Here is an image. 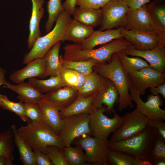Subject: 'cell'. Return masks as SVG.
<instances>
[{"instance_id":"1","label":"cell","mask_w":165,"mask_h":165,"mask_svg":"<svg viewBox=\"0 0 165 165\" xmlns=\"http://www.w3.org/2000/svg\"><path fill=\"white\" fill-rule=\"evenodd\" d=\"M93 70L101 76L110 79L116 86L119 93L118 108L119 111H122L128 107L133 108L127 74L121 65L118 53L112 54L109 62L97 64L94 66Z\"/></svg>"},{"instance_id":"2","label":"cell","mask_w":165,"mask_h":165,"mask_svg":"<svg viewBox=\"0 0 165 165\" xmlns=\"http://www.w3.org/2000/svg\"><path fill=\"white\" fill-rule=\"evenodd\" d=\"M27 125L22 126L17 131L25 142L32 149L46 154L49 145H54L63 150L64 146L59 136L43 120L38 122L29 119Z\"/></svg>"},{"instance_id":"3","label":"cell","mask_w":165,"mask_h":165,"mask_svg":"<svg viewBox=\"0 0 165 165\" xmlns=\"http://www.w3.org/2000/svg\"><path fill=\"white\" fill-rule=\"evenodd\" d=\"M71 16L65 10L59 14L53 30L38 38L30 51L25 54L23 60L24 64L43 57L55 44L60 41H64L66 31L72 19Z\"/></svg>"},{"instance_id":"4","label":"cell","mask_w":165,"mask_h":165,"mask_svg":"<svg viewBox=\"0 0 165 165\" xmlns=\"http://www.w3.org/2000/svg\"><path fill=\"white\" fill-rule=\"evenodd\" d=\"M157 132L156 128L149 127L132 137L116 141L108 140V146L111 149L122 152L133 158L148 160Z\"/></svg>"},{"instance_id":"5","label":"cell","mask_w":165,"mask_h":165,"mask_svg":"<svg viewBox=\"0 0 165 165\" xmlns=\"http://www.w3.org/2000/svg\"><path fill=\"white\" fill-rule=\"evenodd\" d=\"M106 107L102 105L98 108H94L90 114L89 125L91 134L94 137L108 140L109 135L119 127L123 122V118L115 111L112 118L107 117L104 113Z\"/></svg>"},{"instance_id":"6","label":"cell","mask_w":165,"mask_h":165,"mask_svg":"<svg viewBox=\"0 0 165 165\" xmlns=\"http://www.w3.org/2000/svg\"><path fill=\"white\" fill-rule=\"evenodd\" d=\"M90 114L74 115L62 119L63 124L59 136L64 147L70 146L76 138L91 134L89 125Z\"/></svg>"},{"instance_id":"7","label":"cell","mask_w":165,"mask_h":165,"mask_svg":"<svg viewBox=\"0 0 165 165\" xmlns=\"http://www.w3.org/2000/svg\"><path fill=\"white\" fill-rule=\"evenodd\" d=\"M73 143L80 146L85 151L86 162L94 165H109L108 140L83 135L76 138Z\"/></svg>"},{"instance_id":"8","label":"cell","mask_w":165,"mask_h":165,"mask_svg":"<svg viewBox=\"0 0 165 165\" xmlns=\"http://www.w3.org/2000/svg\"><path fill=\"white\" fill-rule=\"evenodd\" d=\"M123 122L113 132L109 141H116L127 139L141 133L149 127V119L136 108L123 117Z\"/></svg>"},{"instance_id":"9","label":"cell","mask_w":165,"mask_h":165,"mask_svg":"<svg viewBox=\"0 0 165 165\" xmlns=\"http://www.w3.org/2000/svg\"><path fill=\"white\" fill-rule=\"evenodd\" d=\"M129 89L140 96L144 95L146 90L165 82V74L149 66L127 74Z\"/></svg>"},{"instance_id":"10","label":"cell","mask_w":165,"mask_h":165,"mask_svg":"<svg viewBox=\"0 0 165 165\" xmlns=\"http://www.w3.org/2000/svg\"><path fill=\"white\" fill-rule=\"evenodd\" d=\"M101 9L102 20L98 30L125 28L129 8L123 0H111Z\"/></svg>"},{"instance_id":"11","label":"cell","mask_w":165,"mask_h":165,"mask_svg":"<svg viewBox=\"0 0 165 165\" xmlns=\"http://www.w3.org/2000/svg\"><path fill=\"white\" fill-rule=\"evenodd\" d=\"M123 38L130 42L135 49L146 50L165 44V32L157 30L149 31L128 30L124 28L121 31Z\"/></svg>"},{"instance_id":"12","label":"cell","mask_w":165,"mask_h":165,"mask_svg":"<svg viewBox=\"0 0 165 165\" xmlns=\"http://www.w3.org/2000/svg\"><path fill=\"white\" fill-rule=\"evenodd\" d=\"M131 100L136 104V108L143 115L149 120L164 121L165 110L160 106L163 105V101L161 96L151 94L148 95L147 101L144 102L140 96L135 91L129 89Z\"/></svg>"},{"instance_id":"13","label":"cell","mask_w":165,"mask_h":165,"mask_svg":"<svg viewBox=\"0 0 165 165\" xmlns=\"http://www.w3.org/2000/svg\"><path fill=\"white\" fill-rule=\"evenodd\" d=\"M101 77L102 86L94 99L93 108H99L104 105L106 106L107 113L111 114L114 110L115 105L118 104L119 91L116 85L110 79Z\"/></svg>"},{"instance_id":"14","label":"cell","mask_w":165,"mask_h":165,"mask_svg":"<svg viewBox=\"0 0 165 165\" xmlns=\"http://www.w3.org/2000/svg\"><path fill=\"white\" fill-rule=\"evenodd\" d=\"M165 47V44H163L152 50H140L135 49L131 45L122 51L127 55L143 58L149 63L150 66L161 72H164Z\"/></svg>"},{"instance_id":"15","label":"cell","mask_w":165,"mask_h":165,"mask_svg":"<svg viewBox=\"0 0 165 165\" xmlns=\"http://www.w3.org/2000/svg\"><path fill=\"white\" fill-rule=\"evenodd\" d=\"M146 4L135 10L129 9L127 14V23L125 29L128 30L144 31L156 30Z\"/></svg>"},{"instance_id":"16","label":"cell","mask_w":165,"mask_h":165,"mask_svg":"<svg viewBox=\"0 0 165 165\" xmlns=\"http://www.w3.org/2000/svg\"><path fill=\"white\" fill-rule=\"evenodd\" d=\"M25 67L13 72L10 79L14 83L24 82L28 79L46 77V61L44 57L34 59L29 62Z\"/></svg>"},{"instance_id":"17","label":"cell","mask_w":165,"mask_h":165,"mask_svg":"<svg viewBox=\"0 0 165 165\" xmlns=\"http://www.w3.org/2000/svg\"><path fill=\"white\" fill-rule=\"evenodd\" d=\"M78 95V91L65 86L44 94L42 99L60 111L70 106Z\"/></svg>"},{"instance_id":"18","label":"cell","mask_w":165,"mask_h":165,"mask_svg":"<svg viewBox=\"0 0 165 165\" xmlns=\"http://www.w3.org/2000/svg\"><path fill=\"white\" fill-rule=\"evenodd\" d=\"M123 28H124L105 31H95L89 38L79 44L82 50H91L97 45L105 44L115 39L123 37L121 33Z\"/></svg>"},{"instance_id":"19","label":"cell","mask_w":165,"mask_h":165,"mask_svg":"<svg viewBox=\"0 0 165 165\" xmlns=\"http://www.w3.org/2000/svg\"><path fill=\"white\" fill-rule=\"evenodd\" d=\"M31 1L32 13L29 22V34L28 40V47L29 49L32 48L37 39L41 36L39 23L44 13L43 6L45 0Z\"/></svg>"},{"instance_id":"20","label":"cell","mask_w":165,"mask_h":165,"mask_svg":"<svg viewBox=\"0 0 165 165\" xmlns=\"http://www.w3.org/2000/svg\"><path fill=\"white\" fill-rule=\"evenodd\" d=\"M18 84L12 85L6 81L3 87L16 93L17 98L23 103H38L42 99L44 94L31 84L24 82Z\"/></svg>"},{"instance_id":"21","label":"cell","mask_w":165,"mask_h":165,"mask_svg":"<svg viewBox=\"0 0 165 165\" xmlns=\"http://www.w3.org/2000/svg\"><path fill=\"white\" fill-rule=\"evenodd\" d=\"M97 93L88 97L78 95L75 100L67 108L59 111L61 119L70 116L82 113L90 114L94 108L93 104Z\"/></svg>"},{"instance_id":"22","label":"cell","mask_w":165,"mask_h":165,"mask_svg":"<svg viewBox=\"0 0 165 165\" xmlns=\"http://www.w3.org/2000/svg\"><path fill=\"white\" fill-rule=\"evenodd\" d=\"M74 19L87 26L93 28L100 26L102 20L101 9L75 7L72 14Z\"/></svg>"},{"instance_id":"23","label":"cell","mask_w":165,"mask_h":165,"mask_svg":"<svg viewBox=\"0 0 165 165\" xmlns=\"http://www.w3.org/2000/svg\"><path fill=\"white\" fill-rule=\"evenodd\" d=\"M94 28L85 25L72 19L66 31L64 41H70L80 44L94 32Z\"/></svg>"},{"instance_id":"24","label":"cell","mask_w":165,"mask_h":165,"mask_svg":"<svg viewBox=\"0 0 165 165\" xmlns=\"http://www.w3.org/2000/svg\"><path fill=\"white\" fill-rule=\"evenodd\" d=\"M38 104L42 112L43 121L59 135L63 124L59 111L42 99Z\"/></svg>"},{"instance_id":"25","label":"cell","mask_w":165,"mask_h":165,"mask_svg":"<svg viewBox=\"0 0 165 165\" xmlns=\"http://www.w3.org/2000/svg\"><path fill=\"white\" fill-rule=\"evenodd\" d=\"M11 128L13 134L14 144L19 151L20 160L24 165H36L35 155L32 148L20 136L15 124H12Z\"/></svg>"},{"instance_id":"26","label":"cell","mask_w":165,"mask_h":165,"mask_svg":"<svg viewBox=\"0 0 165 165\" xmlns=\"http://www.w3.org/2000/svg\"><path fill=\"white\" fill-rule=\"evenodd\" d=\"M61 41L56 43L44 57L46 61V77L60 75L62 66L59 53Z\"/></svg>"},{"instance_id":"27","label":"cell","mask_w":165,"mask_h":165,"mask_svg":"<svg viewBox=\"0 0 165 165\" xmlns=\"http://www.w3.org/2000/svg\"><path fill=\"white\" fill-rule=\"evenodd\" d=\"M146 5L156 29L165 32V0H154Z\"/></svg>"},{"instance_id":"28","label":"cell","mask_w":165,"mask_h":165,"mask_svg":"<svg viewBox=\"0 0 165 165\" xmlns=\"http://www.w3.org/2000/svg\"><path fill=\"white\" fill-rule=\"evenodd\" d=\"M28 82L43 94L65 86L60 75L50 77L49 78L46 79L31 78L29 79Z\"/></svg>"},{"instance_id":"29","label":"cell","mask_w":165,"mask_h":165,"mask_svg":"<svg viewBox=\"0 0 165 165\" xmlns=\"http://www.w3.org/2000/svg\"><path fill=\"white\" fill-rule=\"evenodd\" d=\"M102 84L101 77L93 71L86 75L84 83L78 91V94L88 97L98 93Z\"/></svg>"},{"instance_id":"30","label":"cell","mask_w":165,"mask_h":165,"mask_svg":"<svg viewBox=\"0 0 165 165\" xmlns=\"http://www.w3.org/2000/svg\"><path fill=\"white\" fill-rule=\"evenodd\" d=\"M118 54L121 65L127 74L150 66L147 61L141 57H130L122 51L118 52Z\"/></svg>"},{"instance_id":"31","label":"cell","mask_w":165,"mask_h":165,"mask_svg":"<svg viewBox=\"0 0 165 165\" xmlns=\"http://www.w3.org/2000/svg\"><path fill=\"white\" fill-rule=\"evenodd\" d=\"M60 76L65 86L77 91L82 86L86 76L75 70L62 66Z\"/></svg>"},{"instance_id":"32","label":"cell","mask_w":165,"mask_h":165,"mask_svg":"<svg viewBox=\"0 0 165 165\" xmlns=\"http://www.w3.org/2000/svg\"><path fill=\"white\" fill-rule=\"evenodd\" d=\"M13 134L11 128L0 133V156L6 157L13 161L14 149Z\"/></svg>"},{"instance_id":"33","label":"cell","mask_w":165,"mask_h":165,"mask_svg":"<svg viewBox=\"0 0 165 165\" xmlns=\"http://www.w3.org/2000/svg\"><path fill=\"white\" fill-rule=\"evenodd\" d=\"M59 58L62 67L74 70L85 75L93 72L94 66L97 64L92 59L85 61H67L63 59L62 55H59Z\"/></svg>"},{"instance_id":"34","label":"cell","mask_w":165,"mask_h":165,"mask_svg":"<svg viewBox=\"0 0 165 165\" xmlns=\"http://www.w3.org/2000/svg\"><path fill=\"white\" fill-rule=\"evenodd\" d=\"M63 151L68 165H82L86 162L83 149L79 145L64 147Z\"/></svg>"},{"instance_id":"35","label":"cell","mask_w":165,"mask_h":165,"mask_svg":"<svg viewBox=\"0 0 165 165\" xmlns=\"http://www.w3.org/2000/svg\"><path fill=\"white\" fill-rule=\"evenodd\" d=\"M48 18L45 25L46 31H51L59 14L65 10L61 0H49L47 3Z\"/></svg>"},{"instance_id":"36","label":"cell","mask_w":165,"mask_h":165,"mask_svg":"<svg viewBox=\"0 0 165 165\" xmlns=\"http://www.w3.org/2000/svg\"><path fill=\"white\" fill-rule=\"evenodd\" d=\"M0 107L3 109L15 113L25 122L29 119L24 114V103L21 101L14 102L9 100L6 96L0 94Z\"/></svg>"},{"instance_id":"37","label":"cell","mask_w":165,"mask_h":165,"mask_svg":"<svg viewBox=\"0 0 165 165\" xmlns=\"http://www.w3.org/2000/svg\"><path fill=\"white\" fill-rule=\"evenodd\" d=\"M148 160L152 165H155L159 160H165V140L158 134L157 131L154 145Z\"/></svg>"},{"instance_id":"38","label":"cell","mask_w":165,"mask_h":165,"mask_svg":"<svg viewBox=\"0 0 165 165\" xmlns=\"http://www.w3.org/2000/svg\"><path fill=\"white\" fill-rule=\"evenodd\" d=\"M133 158L122 152L109 148L107 161L111 165H133Z\"/></svg>"},{"instance_id":"39","label":"cell","mask_w":165,"mask_h":165,"mask_svg":"<svg viewBox=\"0 0 165 165\" xmlns=\"http://www.w3.org/2000/svg\"><path fill=\"white\" fill-rule=\"evenodd\" d=\"M46 154L53 165H68L63 150L57 146H48Z\"/></svg>"},{"instance_id":"40","label":"cell","mask_w":165,"mask_h":165,"mask_svg":"<svg viewBox=\"0 0 165 165\" xmlns=\"http://www.w3.org/2000/svg\"><path fill=\"white\" fill-rule=\"evenodd\" d=\"M24 105L25 115L32 122H38L43 120L38 103H24Z\"/></svg>"},{"instance_id":"41","label":"cell","mask_w":165,"mask_h":165,"mask_svg":"<svg viewBox=\"0 0 165 165\" xmlns=\"http://www.w3.org/2000/svg\"><path fill=\"white\" fill-rule=\"evenodd\" d=\"M111 0H76V5L94 9H100Z\"/></svg>"},{"instance_id":"42","label":"cell","mask_w":165,"mask_h":165,"mask_svg":"<svg viewBox=\"0 0 165 165\" xmlns=\"http://www.w3.org/2000/svg\"><path fill=\"white\" fill-rule=\"evenodd\" d=\"M36 165H53L47 155L37 149H33Z\"/></svg>"},{"instance_id":"43","label":"cell","mask_w":165,"mask_h":165,"mask_svg":"<svg viewBox=\"0 0 165 165\" xmlns=\"http://www.w3.org/2000/svg\"><path fill=\"white\" fill-rule=\"evenodd\" d=\"M149 126L156 128L158 134L165 140V123L163 121L149 120Z\"/></svg>"},{"instance_id":"44","label":"cell","mask_w":165,"mask_h":165,"mask_svg":"<svg viewBox=\"0 0 165 165\" xmlns=\"http://www.w3.org/2000/svg\"><path fill=\"white\" fill-rule=\"evenodd\" d=\"M129 9L134 10L138 9L150 2V0H123Z\"/></svg>"},{"instance_id":"45","label":"cell","mask_w":165,"mask_h":165,"mask_svg":"<svg viewBox=\"0 0 165 165\" xmlns=\"http://www.w3.org/2000/svg\"><path fill=\"white\" fill-rule=\"evenodd\" d=\"M76 0H65L62 3L64 10L68 12L71 15L75 7Z\"/></svg>"},{"instance_id":"46","label":"cell","mask_w":165,"mask_h":165,"mask_svg":"<svg viewBox=\"0 0 165 165\" xmlns=\"http://www.w3.org/2000/svg\"><path fill=\"white\" fill-rule=\"evenodd\" d=\"M150 91L154 95L159 94L161 95L164 98H165V82L157 86L150 88Z\"/></svg>"},{"instance_id":"47","label":"cell","mask_w":165,"mask_h":165,"mask_svg":"<svg viewBox=\"0 0 165 165\" xmlns=\"http://www.w3.org/2000/svg\"><path fill=\"white\" fill-rule=\"evenodd\" d=\"M133 165H152L148 160L133 158Z\"/></svg>"},{"instance_id":"48","label":"cell","mask_w":165,"mask_h":165,"mask_svg":"<svg viewBox=\"0 0 165 165\" xmlns=\"http://www.w3.org/2000/svg\"><path fill=\"white\" fill-rule=\"evenodd\" d=\"M6 72V70L0 67V86L4 85L6 81L5 78Z\"/></svg>"},{"instance_id":"49","label":"cell","mask_w":165,"mask_h":165,"mask_svg":"<svg viewBox=\"0 0 165 165\" xmlns=\"http://www.w3.org/2000/svg\"><path fill=\"white\" fill-rule=\"evenodd\" d=\"M13 161L8 159L6 157L0 156V165H12Z\"/></svg>"},{"instance_id":"50","label":"cell","mask_w":165,"mask_h":165,"mask_svg":"<svg viewBox=\"0 0 165 165\" xmlns=\"http://www.w3.org/2000/svg\"><path fill=\"white\" fill-rule=\"evenodd\" d=\"M165 160H160L157 161L155 165H165Z\"/></svg>"}]
</instances>
